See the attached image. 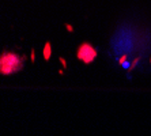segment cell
I'll use <instances>...</instances> for the list:
<instances>
[{"mask_svg":"<svg viewBox=\"0 0 151 136\" xmlns=\"http://www.w3.org/2000/svg\"><path fill=\"white\" fill-rule=\"evenodd\" d=\"M35 60V55H34V50H32V63H34Z\"/></svg>","mask_w":151,"mask_h":136,"instance_id":"cell-6","label":"cell"},{"mask_svg":"<svg viewBox=\"0 0 151 136\" xmlns=\"http://www.w3.org/2000/svg\"><path fill=\"white\" fill-rule=\"evenodd\" d=\"M65 27H67V30H68V32H74V29H72V26H71V24H65Z\"/></svg>","mask_w":151,"mask_h":136,"instance_id":"cell-4","label":"cell"},{"mask_svg":"<svg viewBox=\"0 0 151 136\" xmlns=\"http://www.w3.org/2000/svg\"><path fill=\"white\" fill-rule=\"evenodd\" d=\"M50 53H52V45H50L49 42H46L45 48H44V59L49 60L50 59Z\"/></svg>","mask_w":151,"mask_h":136,"instance_id":"cell-3","label":"cell"},{"mask_svg":"<svg viewBox=\"0 0 151 136\" xmlns=\"http://www.w3.org/2000/svg\"><path fill=\"white\" fill-rule=\"evenodd\" d=\"M60 63L63 64V67H64V68H65V67H67V63H65V60H64L63 57H61V59H60Z\"/></svg>","mask_w":151,"mask_h":136,"instance_id":"cell-5","label":"cell"},{"mask_svg":"<svg viewBox=\"0 0 151 136\" xmlns=\"http://www.w3.org/2000/svg\"><path fill=\"white\" fill-rule=\"evenodd\" d=\"M25 57L19 56L17 53L6 52L0 57V72L1 75H11L14 72H18L23 67Z\"/></svg>","mask_w":151,"mask_h":136,"instance_id":"cell-1","label":"cell"},{"mask_svg":"<svg viewBox=\"0 0 151 136\" xmlns=\"http://www.w3.org/2000/svg\"><path fill=\"white\" fill-rule=\"evenodd\" d=\"M125 59H127V56L121 57V59H120V63H124V61H125Z\"/></svg>","mask_w":151,"mask_h":136,"instance_id":"cell-7","label":"cell"},{"mask_svg":"<svg viewBox=\"0 0 151 136\" xmlns=\"http://www.w3.org/2000/svg\"><path fill=\"white\" fill-rule=\"evenodd\" d=\"M78 59L83 61L84 64H90L93 63L97 57V50L93 48L88 42H83L79 48H78V53H76Z\"/></svg>","mask_w":151,"mask_h":136,"instance_id":"cell-2","label":"cell"}]
</instances>
